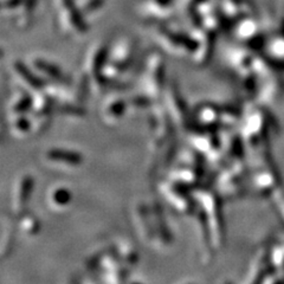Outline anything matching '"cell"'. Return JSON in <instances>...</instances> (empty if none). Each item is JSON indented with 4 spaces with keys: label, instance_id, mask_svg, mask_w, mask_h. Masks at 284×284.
<instances>
[{
    "label": "cell",
    "instance_id": "obj_11",
    "mask_svg": "<svg viewBox=\"0 0 284 284\" xmlns=\"http://www.w3.org/2000/svg\"><path fill=\"white\" fill-rule=\"evenodd\" d=\"M128 109H129L128 99L120 97V96H110L102 104V121L109 126H114L122 120Z\"/></svg>",
    "mask_w": 284,
    "mask_h": 284
},
{
    "label": "cell",
    "instance_id": "obj_6",
    "mask_svg": "<svg viewBox=\"0 0 284 284\" xmlns=\"http://www.w3.org/2000/svg\"><path fill=\"white\" fill-rule=\"evenodd\" d=\"M164 94L166 110L173 124L180 128H189L192 122V114H189L186 102L181 97L177 88L174 85H169L165 89Z\"/></svg>",
    "mask_w": 284,
    "mask_h": 284
},
{
    "label": "cell",
    "instance_id": "obj_10",
    "mask_svg": "<svg viewBox=\"0 0 284 284\" xmlns=\"http://www.w3.org/2000/svg\"><path fill=\"white\" fill-rule=\"evenodd\" d=\"M62 13V25L64 30L69 33H85L87 25L83 21V16L79 12L78 8L75 6L72 0H61Z\"/></svg>",
    "mask_w": 284,
    "mask_h": 284
},
{
    "label": "cell",
    "instance_id": "obj_12",
    "mask_svg": "<svg viewBox=\"0 0 284 284\" xmlns=\"http://www.w3.org/2000/svg\"><path fill=\"white\" fill-rule=\"evenodd\" d=\"M33 191V178L31 175H23L17 181L12 194V211L16 214L22 215L26 210V206L30 201L31 194Z\"/></svg>",
    "mask_w": 284,
    "mask_h": 284
},
{
    "label": "cell",
    "instance_id": "obj_4",
    "mask_svg": "<svg viewBox=\"0 0 284 284\" xmlns=\"http://www.w3.org/2000/svg\"><path fill=\"white\" fill-rule=\"evenodd\" d=\"M159 192L167 205L178 214L191 215L197 212V200L189 189L173 184L167 179L159 184Z\"/></svg>",
    "mask_w": 284,
    "mask_h": 284
},
{
    "label": "cell",
    "instance_id": "obj_2",
    "mask_svg": "<svg viewBox=\"0 0 284 284\" xmlns=\"http://www.w3.org/2000/svg\"><path fill=\"white\" fill-rule=\"evenodd\" d=\"M204 163L205 159L192 148L175 161L169 170L168 180L189 191L195 189L204 177Z\"/></svg>",
    "mask_w": 284,
    "mask_h": 284
},
{
    "label": "cell",
    "instance_id": "obj_21",
    "mask_svg": "<svg viewBox=\"0 0 284 284\" xmlns=\"http://www.w3.org/2000/svg\"><path fill=\"white\" fill-rule=\"evenodd\" d=\"M116 251H118V256H120L121 260L126 264L127 268L129 266H134L139 260L138 251L130 245L129 243H121L120 245L116 246Z\"/></svg>",
    "mask_w": 284,
    "mask_h": 284
},
{
    "label": "cell",
    "instance_id": "obj_7",
    "mask_svg": "<svg viewBox=\"0 0 284 284\" xmlns=\"http://www.w3.org/2000/svg\"><path fill=\"white\" fill-rule=\"evenodd\" d=\"M158 41L167 52L173 56L191 55L195 50V39L169 30H159Z\"/></svg>",
    "mask_w": 284,
    "mask_h": 284
},
{
    "label": "cell",
    "instance_id": "obj_8",
    "mask_svg": "<svg viewBox=\"0 0 284 284\" xmlns=\"http://www.w3.org/2000/svg\"><path fill=\"white\" fill-rule=\"evenodd\" d=\"M221 107L214 103H201L192 114V122L197 129L218 130L220 127Z\"/></svg>",
    "mask_w": 284,
    "mask_h": 284
},
{
    "label": "cell",
    "instance_id": "obj_13",
    "mask_svg": "<svg viewBox=\"0 0 284 284\" xmlns=\"http://www.w3.org/2000/svg\"><path fill=\"white\" fill-rule=\"evenodd\" d=\"M150 217H152L153 231H154V244L159 245H168L172 243V235H170L168 226L163 214L159 204L154 203L149 206Z\"/></svg>",
    "mask_w": 284,
    "mask_h": 284
},
{
    "label": "cell",
    "instance_id": "obj_20",
    "mask_svg": "<svg viewBox=\"0 0 284 284\" xmlns=\"http://www.w3.org/2000/svg\"><path fill=\"white\" fill-rule=\"evenodd\" d=\"M19 229L26 236H35L41 230V223L36 215L31 213H23L19 220Z\"/></svg>",
    "mask_w": 284,
    "mask_h": 284
},
{
    "label": "cell",
    "instance_id": "obj_15",
    "mask_svg": "<svg viewBox=\"0 0 284 284\" xmlns=\"http://www.w3.org/2000/svg\"><path fill=\"white\" fill-rule=\"evenodd\" d=\"M47 160L50 164L57 165L61 167H69V168H76L81 166L83 163V158L77 152L69 149L53 148L47 152Z\"/></svg>",
    "mask_w": 284,
    "mask_h": 284
},
{
    "label": "cell",
    "instance_id": "obj_5",
    "mask_svg": "<svg viewBox=\"0 0 284 284\" xmlns=\"http://www.w3.org/2000/svg\"><path fill=\"white\" fill-rule=\"evenodd\" d=\"M192 148L199 153L207 163L218 164L223 154V139L218 130L197 129L189 136Z\"/></svg>",
    "mask_w": 284,
    "mask_h": 284
},
{
    "label": "cell",
    "instance_id": "obj_1",
    "mask_svg": "<svg viewBox=\"0 0 284 284\" xmlns=\"http://www.w3.org/2000/svg\"><path fill=\"white\" fill-rule=\"evenodd\" d=\"M197 205L205 214L207 223L211 229L214 249L221 248L225 241V225H224L223 212H221L220 197L212 189H198L193 191Z\"/></svg>",
    "mask_w": 284,
    "mask_h": 284
},
{
    "label": "cell",
    "instance_id": "obj_3",
    "mask_svg": "<svg viewBox=\"0 0 284 284\" xmlns=\"http://www.w3.org/2000/svg\"><path fill=\"white\" fill-rule=\"evenodd\" d=\"M165 76H166V65L163 57L159 53L149 55L144 61L141 70V93L148 96L154 102L160 99L165 93Z\"/></svg>",
    "mask_w": 284,
    "mask_h": 284
},
{
    "label": "cell",
    "instance_id": "obj_18",
    "mask_svg": "<svg viewBox=\"0 0 284 284\" xmlns=\"http://www.w3.org/2000/svg\"><path fill=\"white\" fill-rule=\"evenodd\" d=\"M10 132L16 138H25V136L32 133V122H31L30 114L26 115H16L11 116V120L8 122Z\"/></svg>",
    "mask_w": 284,
    "mask_h": 284
},
{
    "label": "cell",
    "instance_id": "obj_17",
    "mask_svg": "<svg viewBox=\"0 0 284 284\" xmlns=\"http://www.w3.org/2000/svg\"><path fill=\"white\" fill-rule=\"evenodd\" d=\"M31 69H32L39 77L49 78L51 81L61 82L64 81V76L62 70L59 69L58 65L50 63V62L45 61L43 58L33 59L31 63Z\"/></svg>",
    "mask_w": 284,
    "mask_h": 284
},
{
    "label": "cell",
    "instance_id": "obj_16",
    "mask_svg": "<svg viewBox=\"0 0 284 284\" xmlns=\"http://www.w3.org/2000/svg\"><path fill=\"white\" fill-rule=\"evenodd\" d=\"M33 104V95L24 88L16 93L8 102V115H26L30 114Z\"/></svg>",
    "mask_w": 284,
    "mask_h": 284
},
{
    "label": "cell",
    "instance_id": "obj_14",
    "mask_svg": "<svg viewBox=\"0 0 284 284\" xmlns=\"http://www.w3.org/2000/svg\"><path fill=\"white\" fill-rule=\"evenodd\" d=\"M13 72L16 77L19 79L21 84L24 87V89H28V92H38L45 87L44 79L39 77L35 71L26 67L23 62H14Z\"/></svg>",
    "mask_w": 284,
    "mask_h": 284
},
{
    "label": "cell",
    "instance_id": "obj_22",
    "mask_svg": "<svg viewBox=\"0 0 284 284\" xmlns=\"http://www.w3.org/2000/svg\"><path fill=\"white\" fill-rule=\"evenodd\" d=\"M102 4H103V0H89V1L84 5L83 10L82 11H83V13L85 14H90L95 12L97 8L101 7Z\"/></svg>",
    "mask_w": 284,
    "mask_h": 284
},
{
    "label": "cell",
    "instance_id": "obj_9",
    "mask_svg": "<svg viewBox=\"0 0 284 284\" xmlns=\"http://www.w3.org/2000/svg\"><path fill=\"white\" fill-rule=\"evenodd\" d=\"M133 220L141 240H143L146 244H154V231H153L149 206L142 203L136 204L133 209Z\"/></svg>",
    "mask_w": 284,
    "mask_h": 284
},
{
    "label": "cell",
    "instance_id": "obj_19",
    "mask_svg": "<svg viewBox=\"0 0 284 284\" xmlns=\"http://www.w3.org/2000/svg\"><path fill=\"white\" fill-rule=\"evenodd\" d=\"M71 200H72V195H71L69 189L58 186L55 187V189L49 193L47 203H49V205L52 207L53 210L59 211V210L67 209V207L70 205Z\"/></svg>",
    "mask_w": 284,
    "mask_h": 284
}]
</instances>
